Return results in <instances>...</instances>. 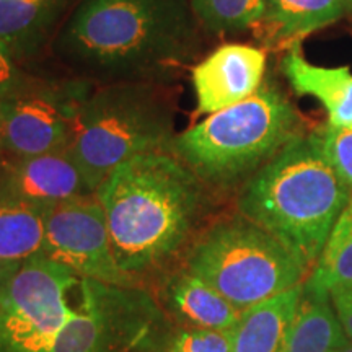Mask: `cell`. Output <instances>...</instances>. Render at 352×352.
Here are the masks:
<instances>
[{
  "mask_svg": "<svg viewBox=\"0 0 352 352\" xmlns=\"http://www.w3.org/2000/svg\"><path fill=\"white\" fill-rule=\"evenodd\" d=\"M196 21L189 0H80L52 51L72 77L94 85H166L196 54Z\"/></svg>",
  "mask_w": 352,
  "mask_h": 352,
  "instance_id": "cell-1",
  "label": "cell"
},
{
  "mask_svg": "<svg viewBox=\"0 0 352 352\" xmlns=\"http://www.w3.org/2000/svg\"><path fill=\"white\" fill-rule=\"evenodd\" d=\"M96 196L116 263L138 283L188 243L206 208V184L170 151L124 162Z\"/></svg>",
  "mask_w": 352,
  "mask_h": 352,
  "instance_id": "cell-2",
  "label": "cell"
},
{
  "mask_svg": "<svg viewBox=\"0 0 352 352\" xmlns=\"http://www.w3.org/2000/svg\"><path fill=\"white\" fill-rule=\"evenodd\" d=\"M351 195L318 135L298 134L243 183L239 210L279 240L310 274Z\"/></svg>",
  "mask_w": 352,
  "mask_h": 352,
  "instance_id": "cell-3",
  "label": "cell"
},
{
  "mask_svg": "<svg viewBox=\"0 0 352 352\" xmlns=\"http://www.w3.org/2000/svg\"><path fill=\"white\" fill-rule=\"evenodd\" d=\"M298 116L274 87L256 94L179 132L175 153L208 186L245 183L298 135Z\"/></svg>",
  "mask_w": 352,
  "mask_h": 352,
  "instance_id": "cell-4",
  "label": "cell"
},
{
  "mask_svg": "<svg viewBox=\"0 0 352 352\" xmlns=\"http://www.w3.org/2000/svg\"><path fill=\"white\" fill-rule=\"evenodd\" d=\"M175 135L173 101L165 85L107 83L95 85L83 101L69 151L96 191L131 158L170 151Z\"/></svg>",
  "mask_w": 352,
  "mask_h": 352,
  "instance_id": "cell-5",
  "label": "cell"
},
{
  "mask_svg": "<svg viewBox=\"0 0 352 352\" xmlns=\"http://www.w3.org/2000/svg\"><path fill=\"white\" fill-rule=\"evenodd\" d=\"M186 270L240 310L302 285L308 271L279 240L243 215L210 226L186 254Z\"/></svg>",
  "mask_w": 352,
  "mask_h": 352,
  "instance_id": "cell-6",
  "label": "cell"
},
{
  "mask_svg": "<svg viewBox=\"0 0 352 352\" xmlns=\"http://www.w3.org/2000/svg\"><path fill=\"white\" fill-rule=\"evenodd\" d=\"M165 311L139 287L80 279L77 303L50 352H166Z\"/></svg>",
  "mask_w": 352,
  "mask_h": 352,
  "instance_id": "cell-7",
  "label": "cell"
},
{
  "mask_svg": "<svg viewBox=\"0 0 352 352\" xmlns=\"http://www.w3.org/2000/svg\"><path fill=\"white\" fill-rule=\"evenodd\" d=\"M80 277L44 254L21 263L0 296V352H50Z\"/></svg>",
  "mask_w": 352,
  "mask_h": 352,
  "instance_id": "cell-8",
  "label": "cell"
},
{
  "mask_svg": "<svg viewBox=\"0 0 352 352\" xmlns=\"http://www.w3.org/2000/svg\"><path fill=\"white\" fill-rule=\"evenodd\" d=\"M95 85L77 77H44L38 85L0 98V160L67 148L83 101Z\"/></svg>",
  "mask_w": 352,
  "mask_h": 352,
  "instance_id": "cell-9",
  "label": "cell"
},
{
  "mask_svg": "<svg viewBox=\"0 0 352 352\" xmlns=\"http://www.w3.org/2000/svg\"><path fill=\"white\" fill-rule=\"evenodd\" d=\"M43 254L80 279L121 287H139L113 254L107 215L98 196L65 201L46 212Z\"/></svg>",
  "mask_w": 352,
  "mask_h": 352,
  "instance_id": "cell-10",
  "label": "cell"
},
{
  "mask_svg": "<svg viewBox=\"0 0 352 352\" xmlns=\"http://www.w3.org/2000/svg\"><path fill=\"white\" fill-rule=\"evenodd\" d=\"M67 148L16 160H0V195L51 209L65 201L95 195Z\"/></svg>",
  "mask_w": 352,
  "mask_h": 352,
  "instance_id": "cell-11",
  "label": "cell"
},
{
  "mask_svg": "<svg viewBox=\"0 0 352 352\" xmlns=\"http://www.w3.org/2000/svg\"><path fill=\"white\" fill-rule=\"evenodd\" d=\"M266 52L248 44H226L191 70L197 113L214 114L240 103L263 87Z\"/></svg>",
  "mask_w": 352,
  "mask_h": 352,
  "instance_id": "cell-12",
  "label": "cell"
},
{
  "mask_svg": "<svg viewBox=\"0 0 352 352\" xmlns=\"http://www.w3.org/2000/svg\"><path fill=\"white\" fill-rule=\"evenodd\" d=\"M162 303L168 315L188 329L232 331L243 311L188 270L175 272L166 280Z\"/></svg>",
  "mask_w": 352,
  "mask_h": 352,
  "instance_id": "cell-13",
  "label": "cell"
},
{
  "mask_svg": "<svg viewBox=\"0 0 352 352\" xmlns=\"http://www.w3.org/2000/svg\"><path fill=\"white\" fill-rule=\"evenodd\" d=\"M72 0H0V46L19 59L33 57L54 38Z\"/></svg>",
  "mask_w": 352,
  "mask_h": 352,
  "instance_id": "cell-14",
  "label": "cell"
},
{
  "mask_svg": "<svg viewBox=\"0 0 352 352\" xmlns=\"http://www.w3.org/2000/svg\"><path fill=\"white\" fill-rule=\"evenodd\" d=\"M283 72L297 95L311 96L327 109L329 126L352 127V72L349 67L310 64L294 43L284 56Z\"/></svg>",
  "mask_w": 352,
  "mask_h": 352,
  "instance_id": "cell-15",
  "label": "cell"
},
{
  "mask_svg": "<svg viewBox=\"0 0 352 352\" xmlns=\"http://www.w3.org/2000/svg\"><path fill=\"white\" fill-rule=\"evenodd\" d=\"M303 296V284L241 311L230 331L232 352H283Z\"/></svg>",
  "mask_w": 352,
  "mask_h": 352,
  "instance_id": "cell-16",
  "label": "cell"
},
{
  "mask_svg": "<svg viewBox=\"0 0 352 352\" xmlns=\"http://www.w3.org/2000/svg\"><path fill=\"white\" fill-rule=\"evenodd\" d=\"M47 209L0 195V259L21 264L43 254Z\"/></svg>",
  "mask_w": 352,
  "mask_h": 352,
  "instance_id": "cell-17",
  "label": "cell"
},
{
  "mask_svg": "<svg viewBox=\"0 0 352 352\" xmlns=\"http://www.w3.org/2000/svg\"><path fill=\"white\" fill-rule=\"evenodd\" d=\"M340 287H352V195L303 283V292L320 298H329Z\"/></svg>",
  "mask_w": 352,
  "mask_h": 352,
  "instance_id": "cell-18",
  "label": "cell"
},
{
  "mask_svg": "<svg viewBox=\"0 0 352 352\" xmlns=\"http://www.w3.org/2000/svg\"><path fill=\"white\" fill-rule=\"evenodd\" d=\"M346 340L331 300L303 292L283 352H336Z\"/></svg>",
  "mask_w": 352,
  "mask_h": 352,
  "instance_id": "cell-19",
  "label": "cell"
},
{
  "mask_svg": "<svg viewBox=\"0 0 352 352\" xmlns=\"http://www.w3.org/2000/svg\"><path fill=\"white\" fill-rule=\"evenodd\" d=\"M346 0H266L264 21L277 36L300 39L340 20Z\"/></svg>",
  "mask_w": 352,
  "mask_h": 352,
  "instance_id": "cell-20",
  "label": "cell"
},
{
  "mask_svg": "<svg viewBox=\"0 0 352 352\" xmlns=\"http://www.w3.org/2000/svg\"><path fill=\"white\" fill-rule=\"evenodd\" d=\"M197 21L212 33H240L259 23L266 0H189Z\"/></svg>",
  "mask_w": 352,
  "mask_h": 352,
  "instance_id": "cell-21",
  "label": "cell"
},
{
  "mask_svg": "<svg viewBox=\"0 0 352 352\" xmlns=\"http://www.w3.org/2000/svg\"><path fill=\"white\" fill-rule=\"evenodd\" d=\"M316 135L324 155L352 192V127H333L328 124L327 129Z\"/></svg>",
  "mask_w": 352,
  "mask_h": 352,
  "instance_id": "cell-22",
  "label": "cell"
},
{
  "mask_svg": "<svg viewBox=\"0 0 352 352\" xmlns=\"http://www.w3.org/2000/svg\"><path fill=\"white\" fill-rule=\"evenodd\" d=\"M166 352H232L230 331L179 328L171 334Z\"/></svg>",
  "mask_w": 352,
  "mask_h": 352,
  "instance_id": "cell-23",
  "label": "cell"
},
{
  "mask_svg": "<svg viewBox=\"0 0 352 352\" xmlns=\"http://www.w3.org/2000/svg\"><path fill=\"white\" fill-rule=\"evenodd\" d=\"M21 60L7 47L0 46V98L20 94L38 85L44 77L28 72Z\"/></svg>",
  "mask_w": 352,
  "mask_h": 352,
  "instance_id": "cell-24",
  "label": "cell"
},
{
  "mask_svg": "<svg viewBox=\"0 0 352 352\" xmlns=\"http://www.w3.org/2000/svg\"><path fill=\"white\" fill-rule=\"evenodd\" d=\"M329 300H331L334 311L340 318L346 338L352 341V287H340L331 290Z\"/></svg>",
  "mask_w": 352,
  "mask_h": 352,
  "instance_id": "cell-25",
  "label": "cell"
},
{
  "mask_svg": "<svg viewBox=\"0 0 352 352\" xmlns=\"http://www.w3.org/2000/svg\"><path fill=\"white\" fill-rule=\"evenodd\" d=\"M19 266H20V264L6 263V261H2V259H0V296H2L3 289H6L8 279H10L12 274L15 272V270Z\"/></svg>",
  "mask_w": 352,
  "mask_h": 352,
  "instance_id": "cell-26",
  "label": "cell"
},
{
  "mask_svg": "<svg viewBox=\"0 0 352 352\" xmlns=\"http://www.w3.org/2000/svg\"><path fill=\"white\" fill-rule=\"evenodd\" d=\"M336 352H352V341L351 340H346L344 344H342Z\"/></svg>",
  "mask_w": 352,
  "mask_h": 352,
  "instance_id": "cell-27",
  "label": "cell"
},
{
  "mask_svg": "<svg viewBox=\"0 0 352 352\" xmlns=\"http://www.w3.org/2000/svg\"><path fill=\"white\" fill-rule=\"evenodd\" d=\"M346 6H347V12H352V0H346Z\"/></svg>",
  "mask_w": 352,
  "mask_h": 352,
  "instance_id": "cell-28",
  "label": "cell"
}]
</instances>
